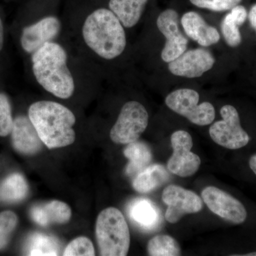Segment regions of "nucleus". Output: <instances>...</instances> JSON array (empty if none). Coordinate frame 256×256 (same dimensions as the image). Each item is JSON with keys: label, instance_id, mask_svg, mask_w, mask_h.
<instances>
[{"label": "nucleus", "instance_id": "obj_1", "mask_svg": "<svg viewBox=\"0 0 256 256\" xmlns=\"http://www.w3.org/2000/svg\"><path fill=\"white\" fill-rule=\"evenodd\" d=\"M68 56L58 44L50 42L32 54V70L36 82L56 97L67 99L75 92L73 76L67 66Z\"/></svg>", "mask_w": 256, "mask_h": 256}, {"label": "nucleus", "instance_id": "obj_2", "mask_svg": "<svg viewBox=\"0 0 256 256\" xmlns=\"http://www.w3.org/2000/svg\"><path fill=\"white\" fill-rule=\"evenodd\" d=\"M28 118L48 149L63 148L73 144L76 117L73 112L58 102L41 100L28 108Z\"/></svg>", "mask_w": 256, "mask_h": 256}, {"label": "nucleus", "instance_id": "obj_3", "mask_svg": "<svg viewBox=\"0 0 256 256\" xmlns=\"http://www.w3.org/2000/svg\"><path fill=\"white\" fill-rule=\"evenodd\" d=\"M82 36L88 48L106 60L122 54L127 44L124 25L110 10L105 8L96 10L87 16Z\"/></svg>", "mask_w": 256, "mask_h": 256}, {"label": "nucleus", "instance_id": "obj_4", "mask_svg": "<svg viewBox=\"0 0 256 256\" xmlns=\"http://www.w3.org/2000/svg\"><path fill=\"white\" fill-rule=\"evenodd\" d=\"M96 235L100 256H127L130 235L126 218L118 208L109 207L100 212L96 222Z\"/></svg>", "mask_w": 256, "mask_h": 256}, {"label": "nucleus", "instance_id": "obj_5", "mask_svg": "<svg viewBox=\"0 0 256 256\" xmlns=\"http://www.w3.org/2000/svg\"><path fill=\"white\" fill-rule=\"evenodd\" d=\"M200 95L196 90L181 88L170 92L165 98L166 106L174 112L197 126H208L215 118L214 107L210 102L198 105Z\"/></svg>", "mask_w": 256, "mask_h": 256}, {"label": "nucleus", "instance_id": "obj_6", "mask_svg": "<svg viewBox=\"0 0 256 256\" xmlns=\"http://www.w3.org/2000/svg\"><path fill=\"white\" fill-rule=\"evenodd\" d=\"M149 116L146 108L137 101H129L122 106L110 136L116 144L136 142L146 130Z\"/></svg>", "mask_w": 256, "mask_h": 256}, {"label": "nucleus", "instance_id": "obj_7", "mask_svg": "<svg viewBox=\"0 0 256 256\" xmlns=\"http://www.w3.org/2000/svg\"><path fill=\"white\" fill-rule=\"evenodd\" d=\"M222 120L214 122L210 128L214 142L229 150H238L250 141L248 133L240 126V117L233 106L226 105L220 110Z\"/></svg>", "mask_w": 256, "mask_h": 256}, {"label": "nucleus", "instance_id": "obj_8", "mask_svg": "<svg viewBox=\"0 0 256 256\" xmlns=\"http://www.w3.org/2000/svg\"><path fill=\"white\" fill-rule=\"evenodd\" d=\"M173 153L168 162V168L172 174L181 178H188L200 169L201 159L192 152L193 140L190 133L184 130L176 131L172 134Z\"/></svg>", "mask_w": 256, "mask_h": 256}, {"label": "nucleus", "instance_id": "obj_9", "mask_svg": "<svg viewBox=\"0 0 256 256\" xmlns=\"http://www.w3.org/2000/svg\"><path fill=\"white\" fill-rule=\"evenodd\" d=\"M162 198L168 206L165 218L171 224L178 223L184 216L198 213L203 208L201 197L194 192L176 185L166 186Z\"/></svg>", "mask_w": 256, "mask_h": 256}, {"label": "nucleus", "instance_id": "obj_10", "mask_svg": "<svg viewBox=\"0 0 256 256\" xmlns=\"http://www.w3.org/2000/svg\"><path fill=\"white\" fill-rule=\"evenodd\" d=\"M156 26L166 38V43L162 50V60L166 63L172 62L188 48V38L178 28V15L174 10L168 9L162 12L156 20Z\"/></svg>", "mask_w": 256, "mask_h": 256}, {"label": "nucleus", "instance_id": "obj_11", "mask_svg": "<svg viewBox=\"0 0 256 256\" xmlns=\"http://www.w3.org/2000/svg\"><path fill=\"white\" fill-rule=\"evenodd\" d=\"M202 197L207 207L220 218L234 224L244 223L247 212L244 204L235 197L215 186H207Z\"/></svg>", "mask_w": 256, "mask_h": 256}, {"label": "nucleus", "instance_id": "obj_12", "mask_svg": "<svg viewBox=\"0 0 256 256\" xmlns=\"http://www.w3.org/2000/svg\"><path fill=\"white\" fill-rule=\"evenodd\" d=\"M214 64V57L208 50L196 48L186 50L178 58L170 62L168 68L178 76L198 78L213 68Z\"/></svg>", "mask_w": 256, "mask_h": 256}, {"label": "nucleus", "instance_id": "obj_13", "mask_svg": "<svg viewBox=\"0 0 256 256\" xmlns=\"http://www.w3.org/2000/svg\"><path fill=\"white\" fill-rule=\"evenodd\" d=\"M62 24L58 18L48 16L42 18L37 22L23 30L21 44L23 50L28 54L34 53L48 42L58 36Z\"/></svg>", "mask_w": 256, "mask_h": 256}, {"label": "nucleus", "instance_id": "obj_14", "mask_svg": "<svg viewBox=\"0 0 256 256\" xmlns=\"http://www.w3.org/2000/svg\"><path fill=\"white\" fill-rule=\"evenodd\" d=\"M11 132L13 146L20 152L32 156L42 149L44 143L28 118H16Z\"/></svg>", "mask_w": 256, "mask_h": 256}, {"label": "nucleus", "instance_id": "obj_15", "mask_svg": "<svg viewBox=\"0 0 256 256\" xmlns=\"http://www.w3.org/2000/svg\"><path fill=\"white\" fill-rule=\"evenodd\" d=\"M181 23L186 34L200 46H210L220 42V34L216 28L208 25L195 12L185 13L182 18Z\"/></svg>", "mask_w": 256, "mask_h": 256}, {"label": "nucleus", "instance_id": "obj_16", "mask_svg": "<svg viewBox=\"0 0 256 256\" xmlns=\"http://www.w3.org/2000/svg\"><path fill=\"white\" fill-rule=\"evenodd\" d=\"M31 216L38 225L46 226L52 224L67 223L72 216V210L64 202L52 201L33 207Z\"/></svg>", "mask_w": 256, "mask_h": 256}, {"label": "nucleus", "instance_id": "obj_17", "mask_svg": "<svg viewBox=\"0 0 256 256\" xmlns=\"http://www.w3.org/2000/svg\"><path fill=\"white\" fill-rule=\"evenodd\" d=\"M130 218L144 230H154L159 226L161 216L156 205L146 198H137L130 204Z\"/></svg>", "mask_w": 256, "mask_h": 256}, {"label": "nucleus", "instance_id": "obj_18", "mask_svg": "<svg viewBox=\"0 0 256 256\" xmlns=\"http://www.w3.org/2000/svg\"><path fill=\"white\" fill-rule=\"evenodd\" d=\"M148 0H110L109 8L124 26L132 28L140 20Z\"/></svg>", "mask_w": 256, "mask_h": 256}, {"label": "nucleus", "instance_id": "obj_19", "mask_svg": "<svg viewBox=\"0 0 256 256\" xmlns=\"http://www.w3.org/2000/svg\"><path fill=\"white\" fill-rule=\"evenodd\" d=\"M248 18L247 10L242 5H237L230 10L222 21L220 28L226 43L232 48L242 43V34L239 28L245 23Z\"/></svg>", "mask_w": 256, "mask_h": 256}, {"label": "nucleus", "instance_id": "obj_20", "mask_svg": "<svg viewBox=\"0 0 256 256\" xmlns=\"http://www.w3.org/2000/svg\"><path fill=\"white\" fill-rule=\"evenodd\" d=\"M168 170L161 164H152L137 174L132 186L140 193H148L162 186L169 180Z\"/></svg>", "mask_w": 256, "mask_h": 256}, {"label": "nucleus", "instance_id": "obj_21", "mask_svg": "<svg viewBox=\"0 0 256 256\" xmlns=\"http://www.w3.org/2000/svg\"><path fill=\"white\" fill-rule=\"evenodd\" d=\"M124 156L129 160L126 168V174L129 176L139 174L148 168L152 159V153L149 146L138 141L128 144L124 150Z\"/></svg>", "mask_w": 256, "mask_h": 256}, {"label": "nucleus", "instance_id": "obj_22", "mask_svg": "<svg viewBox=\"0 0 256 256\" xmlns=\"http://www.w3.org/2000/svg\"><path fill=\"white\" fill-rule=\"evenodd\" d=\"M28 185L22 175L13 174L8 176L0 186V200L18 202L28 194Z\"/></svg>", "mask_w": 256, "mask_h": 256}, {"label": "nucleus", "instance_id": "obj_23", "mask_svg": "<svg viewBox=\"0 0 256 256\" xmlns=\"http://www.w3.org/2000/svg\"><path fill=\"white\" fill-rule=\"evenodd\" d=\"M60 250V242L46 234H34L28 240V252L30 256H58Z\"/></svg>", "mask_w": 256, "mask_h": 256}, {"label": "nucleus", "instance_id": "obj_24", "mask_svg": "<svg viewBox=\"0 0 256 256\" xmlns=\"http://www.w3.org/2000/svg\"><path fill=\"white\" fill-rule=\"evenodd\" d=\"M148 254L151 256H178L181 248L174 238L168 235L156 236L148 242Z\"/></svg>", "mask_w": 256, "mask_h": 256}, {"label": "nucleus", "instance_id": "obj_25", "mask_svg": "<svg viewBox=\"0 0 256 256\" xmlns=\"http://www.w3.org/2000/svg\"><path fill=\"white\" fill-rule=\"evenodd\" d=\"M65 256H95V249L90 240L86 237H78L74 239L64 250Z\"/></svg>", "mask_w": 256, "mask_h": 256}, {"label": "nucleus", "instance_id": "obj_26", "mask_svg": "<svg viewBox=\"0 0 256 256\" xmlns=\"http://www.w3.org/2000/svg\"><path fill=\"white\" fill-rule=\"evenodd\" d=\"M14 120L8 98L0 94V136H6L12 132Z\"/></svg>", "mask_w": 256, "mask_h": 256}, {"label": "nucleus", "instance_id": "obj_27", "mask_svg": "<svg viewBox=\"0 0 256 256\" xmlns=\"http://www.w3.org/2000/svg\"><path fill=\"white\" fill-rule=\"evenodd\" d=\"M18 224V217L12 212L0 214V249L8 244L9 236L14 230Z\"/></svg>", "mask_w": 256, "mask_h": 256}, {"label": "nucleus", "instance_id": "obj_28", "mask_svg": "<svg viewBox=\"0 0 256 256\" xmlns=\"http://www.w3.org/2000/svg\"><path fill=\"white\" fill-rule=\"evenodd\" d=\"M192 4L202 9L214 12H224L233 9L242 0H190Z\"/></svg>", "mask_w": 256, "mask_h": 256}, {"label": "nucleus", "instance_id": "obj_29", "mask_svg": "<svg viewBox=\"0 0 256 256\" xmlns=\"http://www.w3.org/2000/svg\"><path fill=\"white\" fill-rule=\"evenodd\" d=\"M248 18L249 22H250V25L256 32V4H254L249 12L248 14Z\"/></svg>", "mask_w": 256, "mask_h": 256}, {"label": "nucleus", "instance_id": "obj_30", "mask_svg": "<svg viewBox=\"0 0 256 256\" xmlns=\"http://www.w3.org/2000/svg\"><path fill=\"white\" fill-rule=\"evenodd\" d=\"M4 44V28H3V24L0 18V50L2 48Z\"/></svg>", "mask_w": 256, "mask_h": 256}, {"label": "nucleus", "instance_id": "obj_31", "mask_svg": "<svg viewBox=\"0 0 256 256\" xmlns=\"http://www.w3.org/2000/svg\"><path fill=\"white\" fill-rule=\"evenodd\" d=\"M249 166H250V169H252V171L255 173L256 175V154H254L250 158V160H249Z\"/></svg>", "mask_w": 256, "mask_h": 256}, {"label": "nucleus", "instance_id": "obj_32", "mask_svg": "<svg viewBox=\"0 0 256 256\" xmlns=\"http://www.w3.org/2000/svg\"><path fill=\"white\" fill-rule=\"evenodd\" d=\"M246 256H256V252H250V254H246V255H244Z\"/></svg>", "mask_w": 256, "mask_h": 256}]
</instances>
